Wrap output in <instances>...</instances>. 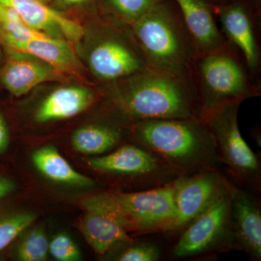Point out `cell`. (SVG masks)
Masks as SVG:
<instances>
[{
    "mask_svg": "<svg viewBox=\"0 0 261 261\" xmlns=\"http://www.w3.org/2000/svg\"><path fill=\"white\" fill-rule=\"evenodd\" d=\"M111 112L130 127L140 122L201 118V108L190 70L148 69L102 86Z\"/></svg>",
    "mask_w": 261,
    "mask_h": 261,
    "instance_id": "6da1fadb",
    "label": "cell"
},
{
    "mask_svg": "<svg viewBox=\"0 0 261 261\" xmlns=\"http://www.w3.org/2000/svg\"><path fill=\"white\" fill-rule=\"evenodd\" d=\"M133 143L157 156L180 176L224 167L214 135L202 118L149 120L130 127Z\"/></svg>",
    "mask_w": 261,
    "mask_h": 261,
    "instance_id": "7a4b0ae2",
    "label": "cell"
},
{
    "mask_svg": "<svg viewBox=\"0 0 261 261\" xmlns=\"http://www.w3.org/2000/svg\"><path fill=\"white\" fill-rule=\"evenodd\" d=\"M126 29L149 69L189 71L199 53L174 0H163Z\"/></svg>",
    "mask_w": 261,
    "mask_h": 261,
    "instance_id": "3957f363",
    "label": "cell"
},
{
    "mask_svg": "<svg viewBox=\"0 0 261 261\" xmlns=\"http://www.w3.org/2000/svg\"><path fill=\"white\" fill-rule=\"evenodd\" d=\"M201 108V118L228 102L260 97L261 86L252 80L245 58L231 43L199 53L190 67Z\"/></svg>",
    "mask_w": 261,
    "mask_h": 261,
    "instance_id": "277c9868",
    "label": "cell"
},
{
    "mask_svg": "<svg viewBox=\"0 0 261 261\" xmlns=\"http://www.w3.org/2000/svg\"><path fill=\"white\" fill-rule=\"evenodd\" d=\"M231 184L216 200L180 231L171 250L173 259L191 258L241 250L231 224Z\"/></svg>",
    "mask_w": 261,
    "mask_h": 261,
    "instance_id": "5b68a950",
    "label": "cell"
},
{
    "mask_svg": "<svg viewBox=\"0 0 261 261\" xmlns=\"http://www.w3.org/2000/svg\"><path fill=\"white\" fill-rule=\"evenodd\" d=\"M242 102H228L216 108L202 118L214 135L218 154L239 187L254 193L260 191V161L240 133L238 112Z\"/></svg>",
    "mask_w": 261,
    "mask_h": 261,
    "instance_id": "8992f818",
    "label": "cell"
},
{
    "mask_svg": "<svg viewBox=\"0 0 261 261\" xmlns=\"http://www.w3.org/2000/svg\"><path fill=\"white\" fill-rule=\"evenodd\" d=\"M87 54L89 71L102 86L148 69L126 29L99 24Z\"/></svg>",
    "mask_w": 261,
    "mask_h": 261,
    "instance_id": "52a82bcc",
    "label": "cell"
},
{
    "mask_svg": "<svg viewBox=\"0 0 261 261\" xmlns=\"http://www.w3.org/2000/svg\"><path fill=\"white\" fill-rule=\"evenodd\" d=\"M86 162L97 172L132 180L140 191L164 186L180 177L157 156L135 143L119 146L113 152L89 158Z\"/></svg>",
    "mask_w": 261,
    "mask_h": 261,
    "instance_id": "ba28073f",
    "label": "cell"
},
{
    "mask_svg": "<svg viewBox=\"0 0 261 261\" xmlns=\"http://www.w3.org/2000/svg\"><path fill=\"white\" fill-rule=\"evenodd\" d=\"M173 181L141 191H112L130 234L173 232L177 220Z\"/></svg>",
    "mask_w": 261,
    "mask_h": 261,
    "instance_id": "9c48e42d",
    "label": "cell"
},
{
    "mask_svg": "<svg viewBox=\"0 0 261 261\" xmlns=\"http://www.w3.org/2000/svg\"><path fill=\"white\" fill-rule=\"evenodd\" d=\"M226 40L243 55L255 84L261 86L260 8L255 0H233L214 7Z\"/></svg>",
    "mask_w": 261,
    "mask_h": 261,
    "instance_id": "30bf717a",
    "label": "cell"
},
{
    "mask_svg": "<svg viewBox=\"0 0 261 261\" xmlns=\"http://www.w3.org/2000/svg\"><path fill=\"white\" fill-rule=\"evenodd\" d=\"M231 184L222 170L216 168L176 178L173 181V188L177 220L173 232L179 233Z\"/></svg>",
    "mask_w": 261,
    "mask_h": 261,
    "instance_id": "8fae6325",
    "label": "cell"
},
{
    "mask_svg": "<svg viewBox=\"0 0 261 261\" xmlns=\"http://www.w3.org/2000/svg\"><path fill=\"white\" fill-rule=\"evenodd\" d=\"M0 4L13 8L31 28L53 37L77 42L84 35L80 23L59 10L36 0H0Z\"/></svg>",
    "mask_w": 261,
    "mask_h": 261,
    "instance_id": "7c38bea8",
    "label": "cell"
},
{
    "mask_svg": "<svg viewBox=\"0 0 261 261\" xmlns=\"http://www.w3.org/2000/svg\"><path fill=\"white\" fill-rule=\"evenodd\" d=\"M254 192L236 187L231 202V220L242 251L261 260V211Z\"/></svg>",
    "mask_w": 261,
    "mask_h": 261,
    "instance_id": "4fadbf2b",
    "label": "cell"
},
{
    "mask_svg": "<svg viewBox=\"0 0 261 261\" xmlns=\"http://www.w3.org/2000/svg\"><path fill=\"white\" fill-rule=\"evenodd\" d=\"M63 73L34 57L17 53L0 70V82L15 97L29 93L39 84L63 80Z\"/></svg>",
    "mask_w": 261,
    "mask_h": 261,
    "instance_id": "5bb4252c",
    "label": "cell"
},
{
    "mask_svg": "<svg viewBox=\"0 0 261 261\" xmlns=\"http://www.w3.org/2000/svg\"><path fill=\"white\" fill-rule=\"evenodd\" d=\"M198 53L219 47L226 38L216 21L214 6L207 0H174Z\"/></svg>",
    "mask_w": 261,
    "mask_h": 261,
    "instance_id": "9a60e30c",
    "label": "cell"
},
{
    "mask_svg": "<svg viewBox=\"0 0 261 261\" xmlns=\"http://www.w3.org/2000/svg\"><path fill=\"white\" fill-rule=\"evenodd\" d=\"M112 113L106 121L80 127L73 132L71 144L77 152L88 155H102L119 147L130 133V127Z\"/></svg>",
    "mask_w": 261,
    "mask_h": 261,
    "instance_id": "2e32d148",
    "label": "cell"
},
{
    "mask_svg": "<svg viewBox=\"0 0 261 261\" xmlns=\"http://www.w3.org/2000/svg\"><path fill=\"white\" fill-rule=\"evenodd\" d=\"M96 100L95 92L89 87H59L44 98L36 111L34 119L38 123L68 119L87 111Z\"/></svg>",
    "mask_w": 261,
    "mask_h": 261,
    "instance_id": "e0dca14e",
    "label": "cell"
},
{
    "mask_svg": "<svg viewBox=\"0 0 261 261\" xmlns=\"http://www.w3.org/2000/svg\"><path fill=\"white\" fill-rule=\"evenodd\" d=\"M16 53L34 57L61 73L77 74L82 65L70 42L44 34L29 40L14 43L9 46Z\"/></svg>",
    "mask_w": 261,
    "mask_h": 261,
    "instance_id": "ac0fdd59",
    "label": "cell"
},
{
    "mask_svg": "<svg viewBox=\"0 0 261 261\" xmlns=\"http://www.w3.org/2000/svg\"><path fill=\"white\" fill-rule=\"evenodd\" d=\"M85 212L79 228L97 255L105 256L119 244L134 240L126 228L111 216L92 211Z\"/></svg>",
    "mask_w": 261,
    "mask_h": 261,
    "instance_id": "d6986e66",
    "label": "cell"
},
{
    "mask_svg": "<svg viewBox=\"0 0 261 261\" xmlns=\"http://www.w3.org/2000/svg\"><path fill=\"white\" fill-rule=\"evenodd\" d=\"M32 162L43 176L57 183L84 188L96 185L92 178L75 171L54 146H44L34 151Z\"/></svg>",
    "mask_w": 261,
    "mask_h": 261,
    "instance_id": "ffe728a7",
    "label": "cell"
},
{
    "mask_svg": "<svg viewBox=\"0 0 261 261\" xmlns=\"http://www.w3.org/2000/svg\"><path fill=\"white\" fill-rule=\"evenodd\" d=\"M163 0H99L103 22L128 29Z\"/></svg>",
    "mask_w": 261,
    "mask_h": 261,
    "instance_id": "44dd1931",
    "label": "cell"
},
{
    "mask_svg": "<svg viewBox=\"0 0 261 261\" xmlns=\"http://www.w3.org/2000/svg\"><path fill=\"white\" fill-rule=\"evenodd\" d=\"M25 24L15 10L0 4V37L8 47L14 43L23 42L44 35Z\"/></svg>",
    "mask_w": 261,
    "mask_h": 261,
    "instance_id": "7402d4cb",
    "label": "cell"
},
{
    "mask_svg": "<svg viewBox=\"0 0 261 261\" xmlns=\"http://www.w3.org/2000/svg\"><path fill=\"white\" fill-rule=\"evenodd\" d=\"M49 240L42 227L29 230L19 243L17 256L22 261L47 260L49 254Z\"/></svg>",
    "mask_w": 261,
    "mask_h": 261,
    "instance_id": "603a6c76",
    "label": "cell"
},
{
    "mask_svg": "<svg viewBox=\"0 0 261 261\" xmlns=\"http://www.w3.org/2000/svg\"><path fill=\"white\" fill-rule=\"evenodd\" d=\"M37 216L29 211L0 215V250L8 247L35 221Z\"/></svg>",
    "mask_w": 261,
    "mask_h": 261,
    "instance_id": "cb8c5ba5",
    "label": "cell"
},
{
    "mask_svg": "<svg viewBox=\"0 0 261 261\" xmlns=\"http://www.w3.org/2000/svg\"><path fill=\"white\" fill-rule=\"evenodd\" d=\"M120 248L115 255L118 261H157L161 259V250L159 245L150 242L135 243L134 240L116 246Z\"/></svg>",
    "mask_w": 261,
    "mask_h": 261,
    "instance_id": "d4e9b609",
    "label": "cell"
},
{
    "mask_svg": "<svg viewBox=\"0 0 261 261\" xmlns=\"http://www.w3.org/2000/svg\"><path fill=\"white\" fill-rule=\"evenodd\" d=\"M49 253L58 261H77L82 258L78 245L66 233H58L51 239Z\"/></svg>",
    "mask_w": 261,
    "mask_h": 261,
    "instance_id": "484cf974",
    "label": "cell"
},
{
    "mask_svg": "<svg viewBox=\"0 0 261 261\" xmlns=\"http://www.w3.org/2000/svg\"><path fill=\"white\" fill-rule=\"evenodd\" d=\"M9 145V132L5 118L0 114V154L5 152Z\"/></svg>",
    "mask_w": 261,
    "mask_h": 261,
    "instance_id": "4316f807",
    "label": "cell"
},
{
    "mask_svg": "<svg viewBox=\"0 0 261 261\" xmlns=\"http://www.w3.org/2000/svg\"><path fill=\"white\" fill-rule=\"evenodd\" d=\"M92 0H53L55 9L68 10L80 5L87 4L91 3Z\"/></svg>",
    "mask_w": 261,
    "mask_h": 261,
    "instance_id": "83f0119b",
    "label": "cell"
},
{
    "mask_svg": "<svg viewBox=\"0 0 261 261\" xmlns=\"http://www.w3.org/2000/svg\"><path fill=\"white\" fill-rule=\"evenodd\" d=\"M15 188V185L13 181L0 176V200L11 193Z\"/></svg>",
    "mask_w": 261,
    "mask_h": 261,
    "instance_id": "f1b7e54d",
    "label": "cell"
},
{
    "mask_svg": "<svg viewBox=\"0 0 261 261\" xmlns=\"http://www.w3.org/2000/svg\"><path fill=\"white\" fill-rule=\"evenodd\" d=\"M207 1L209 2L211 5H214V7H216L226 4V3L233 1V0H207Z\"/></svg>",
    "mask_w": 261,
    "mask_h": 261,
    "instance_id": "f546056e",
    "label": "cell"
},
{
    "mask_svg": "<svg viewBox=\"0 0 261 261\" xmlns=\"http://www.w3.org/2000/svg\"><path fill=\"white\" fill-rule=\"evenodd\" d=\"M36 1L40 2V3H44V4H48V3L53 2V0H36Z\"/></svg>",
    "mask_w": 261,
    "mask_h": 261,
    "instance_id": "4dcf8cb0",
    "label": "cell"
}]
</instances>
